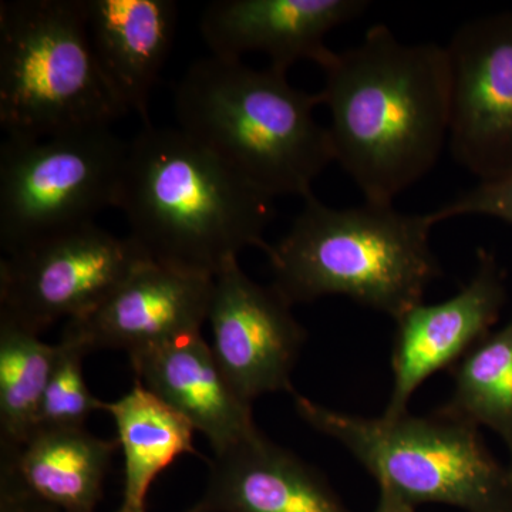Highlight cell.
<instances>
[{
	"label": "cell",
	"instance_id": "1",
	"mask_svg": "<svg viewBox=\"0 0 512 512\" xmlns=\"http://www.w3.org/2000/svg\"><path fill=\"white\" fill-rule=\"evenodd\" d=\"M333 160L365 201L393 204L436 167L448 141L450 74L444 46L404 43L389 26L319 64Z\"/></svg>",
	"mask_w": 512,
	"mask_h": 512
},
{
	"label": "cell",
	"instance_id": "2",
	"mask_svg": "<svg viewBox=\"0 0 512 512\" xmlns=\"http://www.w3.org/2000/svg\"><path fill=\"white\" fill-rule=\"evenodd\" d=\"M116 208L150 261L215 276L247 248L266 251L274 198L180 127L144 124L128 141Z\"/></svg>",
	"mask_w": 512,
	"mask_h": 512
},
{
	"label": "cell",
	"instance_id": "3",
	"mask_svg": "<svg viewBox=\"0 0 512 512\" xmlns=\"http://www.w3.org/2000/svg\"><path fill=\"white\" fill-rule=\"evenodd\" d=\"M319 106L281 70L215 56L192 63L174 93L177 127L274 200L313 194L335 163Z\"/></svg>",
	"mask_w": 512,
	"mask_h": 512
},
{
	"label": "cell",
	"instance_id": "4",
	"mask_svg": "<svg viewBox=\"0 0 512 512\" xmlns=\"http://www.w3.org/2000/svg\"><path fill=\"white\" fill-rule=\"evenodd\" d=\"M434 225L430 212L369 201L335 208L308 195L284 237L266 248L272 285L291 305L346 296L396 319L424 302L441 275Z\"/></svg>",
	"mask_w": 512,
	"mask_h": 512
},
{
	"label": "cell",
	"instance_id": "5",
	"mask_svg": "<svg viewBox=\"0 0 512 512\" xmlns=\"http://www.w3.org/2000/svg\"><path fill=\"white\" fill-rule=\"evenodd\" d=\"M299 417L325 434L406 503L444 504L466 512H512V468L485 446L480 427L434 416L363 417L293 393Z\"/></svg>",
	"mask_w": 512,
	"mask_h": 512
},
{
	"label": "cell",
	"instance_id": "6",
	"mask_svg": "<svg viewBox=\"0 0 512 512\" xmlns=\"http://www.w3.org/2000/svg\"><path fill=\"white\" fill-rule=\"evenodd\" d=\"M94 57L83 0L0 2V126L43 138L126 116Z\"/></svg>",
	"mask_w": 512,
	"mask_h": 512
},
{
	"label": "cell",
	"instance_id": "7",
	"mask_svg": "<svg viewBox=\"0 0 512 512\" xmlns=\"http://www.w3.org/2000/svg\"><path fill=\"white\" fill-rule=\"evenodd\" d=\"M127 143L111 128L0 146V247L6 255L92 224L116 207Z\"/></svg>",
	"mask_w": 512,
	"mask_h": 512
},
{
	"label": "cell",
	"instance_id": "8",
	"mask_svg": "<svg viewBox=\"0 0 512 512\" xmlns=\"http://www.w3.org/2000/svg\"><path fill=\"white\" fill-rule=\"evenodd\" d=\"M147 261L133 239L96 222L40 239L0 262V316L40 335L93 311Z\"/></svg>",
	"mask_w": 512,
	"mask_h": 512
},
{
	"label": "cell",
	"instance_id": "9",
	"mask_svg": "<svg viewBox=\"0 0 512 512\" xmlns=\"http://www.w3.org/2000/svg\"><path fill=\"white\" fill-rule=\"evenodd\" d=\"M451 156L480 181L512 173V12L463 23L444 46Z\"/></svg>",
	"mask_w": 512,
	"mask_h": 512
},
{
	"label": "cell",
	"instance_id": "10",
	"mask_svg": "<svg viewBox=\"0 0 512 512\" xmlns=\"http://www.w3.org/2000/svg\"><path fill=\"white\" fill-rule=\"evenodd\" d=\"M211 349L228 382L248 403L278 392L295 393L292 373L306 332L292 305L249 278L238 259L214 276L208 319Z\"/></svg>",
	"mask_w": 512,
	"mask_h": 512
},
{
	"label": "cell",
	"instance_id": "11",
	"mask_svg": "<svg viewBox=\"0 0 512 512\" xmlns=\"http://www.w3.org/2000/svg\"><path fill=\"white\" fill-rule=\"evenodd\" d=\"M507 301L505 272L480 249L476 272L443 302L414 305L397 316L392 349L393 389L383 416L407 413L414 392L440 370L456 366L491 333Z\"/></svg>",
	"mask_w": 512,
	"mask_h": 512
},
{
	"label": "cell",
	"instance_id": "12",
	"mask_svg": "<svg viewBox=\"0 0 512 512\" xmlns=\"http://www.w3.org/2000/svg\"><path fill=\"white\" fill-rule=\"evenodd\" d=\"M214 276L147 261L82 318L64 325V342L84 352L133 353L201 333Z\"/></svg>",
	"mask_w": 512,
	"mask_h": 512
},
{
	"label": "cell",
	"instance_id": "13",
	"mask_svg": "<svg viewBox=\"0 0 512 512\" xmlns=\"http://www.w3.org/2000/svg\"><path fill=\"white\" fill-rule=\"evenodd\" d=\"M369 6L366 0H217L202 12L200 32L211 56L262 53L269 67L288 73L299 60L322 63L332 52L329 33Z\"/></svg>",
	"mask_w": 512,
	"mask_h": 512
},
{
	"label": "cell",
	"instance_id": "14",
	"mask_svg": "<svg viewBox=\"0 0 512 512\" xmlns=\"http://www.w3.org/2000/svg\"><path fill=\"white\" fill-rule=\"evenodd\" d=\"M136 382L184 417L220 453L258 431L252 404L222 372L201 333L128 353Z\"/></svg>",
	"mask_w": 512,
	"mask_h": 512
},
{
	"label": "cell",
	"instance_id": "15",
	"mask_svg": "<svg viewBox=\"0 0 512 512\" xmlns=\"http://www.w3.org/2000/svg\"><path fill=\"white\" fill-rule=\"evenodd\" d=\"M185 512H350L326 478L256 431L214 453L207 488Z\"/></svg>",
	"mask_w": 512,
	"mask_h": 512
},
{
	"label": "cell",
	"instance_id": "16",
	"mask_svg": "<svg viewBox=\"0 0 512 512\" xmlns=\"http://www.w3.org/2000/svg\"><path fill=\"white\" fill-rule=\"evenodd\" d=\"M94 57L126 113L148 120L151 93L163 72L178 22L173 0H83Z\"/></svg>",
	"mask_w": 512,
	"mask_h": 512
},
{
	"label": "cell",
	"instance_id": "17",
	"mask_svg": "<svg viewBox=\"0 0 512 512\" xmlns=\"http://www.w3.org/2000/svg\"><path fill=\"white\" fill-rule=\"evenodd\" d=\"M119 441L86 427H37L25 443L0 448V480L66 512H96Z\"/></svg>",
	"mask_w": 512,
	"mask_h": 512
},
{
	"label": "cell",
	"instance_id": "18",
	"mask_svg": "<svg viewBox=\"0 0 512 512\" xmlns=\"http://www.w3.org/2000/svg\"><path fill=\"white\" fill-rule=\"evenodd\" d=\"M113 417L124 456V488L116 512H147L154 480L178 457L195 453V429L184 417L140 383L114 402L104 403Z\"/></svg>",
	"mask_w": 512,
	"mask_h": 512
},
{
	"label": "cell",
	"instance_id": "19",
	"mask_svg": "<svg viewBox=\"0 0 512 512\" xmlns=\"http://www.w3.org/2000/svg\"><path fill=\"white\" fill-rule=\"evenodd\" d=\"M59 343L0 316V448H16L36 430Z\"/></svg>",
	"mask_w": 512,
	"mask_h": 512
},
{
	"label": "cell",
	"instance_id": "20",
	"mask_svg": "<svg viewBox=\"0 0 512 512\" xmlns=\"http://www.w3.org/2000/svg\"><path fill=\"white\" fill-rule=\"evenodd\" d=\"M453 379V394L441 412L493 430L512 457V319L454 366Z\"/></svg>",
	"mask_w": 512,
	"mask_h": 512
},
{
	"label": "cell",
	"instance_id": "21",
	"mask_svg": "<svg viewBox=\"0 0 512 512\" xmlns=\"http://www.w3.org/2000/svg\"><path fill=\"white\" fill-rule=\"evenodd\" d=\"M86 355L79 346L60 340L55 369L40 404L37 427H86L89 417L103 410L104 402L90 392L84 379Z\"/></svg>",
	"mask_w": 512,
	"mask_h": 512
},
{
	"label": "cell",
	"instance_id": "22",
	"mask_svg": "<svg viewBox=\"0 0 512 512\" xmlns=\"http://www.w3.org/2000/svg\"><path fill=\"white\" fill-rule=\"evenodd\" d=\"M490 217L512 225V173L493 181H480L476 187L430 212L434 224L451 218Z\"/></svg>",
	"mask_w": 512,
	"mask_h": 512
},
{
	"label": "cell",
	"instance_id": "23",
	"mask_svg": "<svg viewBox=\"0 0 512 512\" xmlns=\"http://www.w3.org/2000/svg\"><path fill=\"white\" fill-rule=\"evenodd\" d=\"M0 512H66L23 493L8 481L0 480Z\"/></svg>",
	"mask_w": 512,
	"mask_h": 512
},
{
	"label": "cell",
	"instance_id": "24",
	"mask_svg": "<svg viewBox=\"0 0 512 512\" xmlns=\"http://www.w3.org/2000/svg\"><path fill=\"white\" fill-rule=\"evenodd\" d=\"M373 512H416V507L389 491L380 490L379 503Z\"/></svg>",
	"mask_w": 512,
	"mask_h": 512
},
{
	"label": "cell",
	"instance_id": "25",
	"mask_svg": "<svg viewBox=\"0 0 512 512\" xmlns=\"http://www.w3.org/2000/svg\"><path fill=\"white\" fill-rule=\"evenodd\" d=\"M511 468H512V457H511Z\"/></svg>",
	"mask_w": 512,
	"mask_h": 512
}]
</instances>
